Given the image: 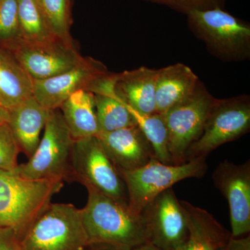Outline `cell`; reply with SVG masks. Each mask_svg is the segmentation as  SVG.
<instances>
[{
    "label": "cell",
    "mask_w": 250,
    "mask_h": 250,
    "mask_svg": "<svg viewBox=\"0 0 250 250\" xmlns=\"http://www.w3.org/2000/svg\"><path fill=\"white\" fill-rule=\"evenodd\" d=\"M23 250H86L89 240L82 210L72 204L52 203L21 241Z\"/></svg>",
    "instance_id": "obj_4"
},
{
    "label": "cell",
    "mask_w": 250,
    "mask_h": 250,
    "mask_svg": "<svg viewBox=\"0 0 250 250\" xmlns=\"http://www.w3.org/2000/svg\"><path fill=\"white\" fill-rule=\"evenodd\" d=\"M0 250H23L21 240L13 229L0 228Z\"/></svg>",
    "instance_id": "obj_28"
},
{
    "label": "cell",
    "mask_w": 250,
    "mask_h": 250,
    "mask_svg": "<svg viewBox=\"0 0 250 250\" xmlns=\"http://www.w3.org/2000/svg\"><path fill=\"white\" fill-rule=\"evenodd\" d=\"M9 112L0 106V123L9 122Z\"/></svg>",
    "instance_id": "obj_32"
},
{
    "label": "cell",
    "mask_w": 250,
    "mask_h": 250,
    "mask_svg": "<svg viewBox=\"0 0 250 250\" xmlns=\"http://www.w3.org/2000/svg\"><path fill=\"white\" fill-rule=\"evenodd\" d=\"M130 250H160L159 248L154 246L150 242H148L147 243L141 245V246L136 247V248H133Z\"/></svg>",
    "instance_id": "obj_31"
},
{
    "label": "cell",
    "mask_w": 250,
    "mask_h": 250,
    "mask_svg": "<svg viewBox=\"0 0 250 250\" xmlns=\"http://www.w3.org/2000/svg\"><path fill=\"white\" fill-rule=\"evenodd\" d=\"M46 22L57 39L73 45L70 34V0H36Z\"/></svg>",
    "instance_id": "obj_24"
},
{
    "label": "cell",
    "mask_w": 250,
    "mask_h": 250,
    "mask_svg": "<svg viewBox=\"0 0 250 250\" xmlns=\"http://www.w3.org/2000/svg\"><path fill=\"white\" fill-rule=\"evenodd\" d=\"M71 166L72 179L128 207L124 182L97 136L75 141Z\"/></svg>",
    "instance_id": "obj_9"
},
{
    "label": "cell",
    "mask_w": 250,
    "mask_h": 250,
    "mask_svg": "<svg viewBox=\"0 0 250 250\" xmlns=\"http://www.w3.org/2000/svg\"><path fill=\"white\" fill-rule=\"evenodd\" d=\"M200 81L196 90L164 115L167 131V147L173 165L187 162L188 148L200 139L207 116L217 100Z\"/></svg>",
    "instance_id": "obj_8"
},
{
    "label": "cell",
    "mask_w": 250,
    "mask_h": 250,
    "mask_svg": "<svg viewBox=\"0 0 250 250\" xmlns=\"http://www.w3.org/2000/svg\"><path fill=\"white\" fill-rule=\"evenodd\" d=\"M34 95V80L12 52L0 47V106L9 111Z\"/></svg>",
    "instance_id": "obj_20"
},
{
    "label": "cell",
    "mask_w": 250,
    "mask_h": 250,
    "mask_svg": "<svg viewBox=\"0 0 250 250\" xmlns=\"http://www.w3.org/2000/svg\"><path fill=\"white\" fill-rule=\"evenodd\" d=\"M59 109L75 141L98 134L95 96L91 92L85 90L75 92L62 104Z\"/></svg>",
    "instance_id": "obj_21"
},
{
    "label": "cell",
    "mask_w": 250,
    "mask_h": 250,
    "mask_svg": "<svg viewBox=\"0 0 250 250\" xmlns=\"http://www.w3.org/2000/svg\"><path fill=\"white\" fill-rule=\"evenodd\" d=\"M188 27L210 55L225 62L250 59V24L221 8L187 15Z\"/></svg>",
    "instance_id": "obj_3"
},
{
    "label": "cell",
    "mask_w": 250,
    "mask_h": 250,
    "mask_svg": "<svg viewBox=\"0 0 250 250\" xmlns=\"http://www.w3.org/2000/svg\"><path fill=\"white\" fill-rule=\"evenodd\" d=\"M187 212L188 236L177 250H218L231 238V232L200 207L181 200Z\"/></svg>",
    "instance_id": "obj_17"
},
{
    "label": "cell",
    "mask_w": 250,
    "mask_h": 250,
    "mask_svg": "<svg viewBox=\"0 0 250 250\" xmlns=\"http://www.w3.org/2000/svg\"><path fill=\"white\" fill-rule=\"evenodd\" d=\"M21 152L9 123H0V170H16L19 165L18 159Z\"/></svg>",
    "instance_id": "obj_26"
},
{
    "label": "cell",
    "mask_w": 250,
    "mask_h": 250,
    "mask_svg": "<svg viewBox=\"0 0 250 250\" xmlns=\"http://www.w3.org/2000/svg\"><path fill=\"white\" fill-rule=\"evenodd\" d=\"M218 250H250V235L238 238L231 236L226 244Z\"/></svg>",
    "instance_id": "obj_29"
},
{
    "label": "cell",
    "mask_w": 250,
    "mask_h": 250,
    "mask_svg": "<svg viewBox=\"0 0 250 250\" xmlns=\"http://www.w3.org/2000/svg\"><path fill=\"white\" fill-rule=\"evenodd\" d=\"M43 135L27 162L15 170L24 178L72 179V154L75 141L67 128L60 109L49 110Z\"/></svg>",
    "instance_id": "obj_5"
},
{
    "label": "cell",
    "mask_w": 250,
    "mask_h": 250,
    "mask_svg": "<svg viewBox=\"0 0 250 250\" xmlns=\"http://www.w3.org/2000/svg\"><path fill=\"white\" fill-rule=\"evenodd\" d=\"M18 0H0V42L4 47L18 40Z\"/></svg>",
    "instance_id": "obj_25"
},
{
    "label": "cell",
    "mask_w": 250,
    "mask_h": 250,
    "mask_svg": "<svg viewBox=\"0 0 250 250\" xmlns=\"http://www.w3.org/2000/svg\"><path fill=\"white\" fill-rule=\"evenodd\" d=\"M34 80L51 78L70 70L83 57L74 47L59 40L44 42L17 41L6 46Z\"/></svg>",
    "instance_id": "obj_10"
},
{
    "label": "cell",
    "mask_w": 250,
    "mask_h": 250,
    "mask_svg": "<svg viewBox=\"0 0 250 250\" xmlns=\"http://www.w3.org/2000/svg\"><path fill=\"white\" fill-rule=\"evenodd\" d=\"M199 77L185 64L177 62L157 70L156 111L164 115L190 97L200 83Z\"/></svg>",
    "instance_id": "obj_15"
},
{
    "label": "cell",
    "mask_w": 250,
    "mask_h": 250,
    "mask_svg": "<svg viewBox=\"0 0 250 250\" xmlns=\"http://www.w3.org/2000/svg\"><path fill=\"white\" fill-rule=\"evenodd\" d=\"M167 6L170 9L184 15L193 11H206L221 8L224 9L227 0H144Z\"/></svg>",
    "instance_id": "obj_27"
},
{
    "label": "cell",
    "mask_w": 250,
    "mask_h": 250,
    "mask_svg": "<svg viewBox=\"0 0 250 250\" xmlns=\"http://www.w3.org/2000/svg\"><path fill=\"white\" fill-rule=\"evenodd\" d=\"M250 130V95L217 99L206 120L201 136L188 149L186 160L207 159L215 149L240 139Z\"/></svg>",
    "instance_id": "obj_7"
},
{
    "label": "cell",
    "mask_w": 250,
    "mask_h": 250,
    "mask_svg": "<svg viewBox=\"0 0 250 250\" xmlns=\"http://www.w3.org/2000/svg\"><path fill=\"white\" fill-rule=\"evenodd\" d=\"M18 1L19 21L18 41L44 42L59 40L49 27L36 0Z\"/></svg>",
    "instance_id": "obj_22"
},
{
    "label": "cell",
    "mask_w": 250,
    "mask_h": 250,
    "mask_svg": "<svg viewBox=\"0 0 250 250\" xmlns=\"http://www.w3.org/2000/svg\"><path fill=\"white\" fill-rule=\"evenodd\" d=\"M62 187L59 179H29L0 170V228L13 229L21 241Z\"/></svg>",
    "instance_id": "obj_2"
},
{
    "label": "cell",
    "mask_w": 250,
    "mask_h": 250,
    "mask_svg": "<svg viewBox=\"0 0 250 250\" xmlns=\"http://www.w3.org/2000/svg\"><path fill=\"white\" fill-rule=\"evenodd\" d=\"M49 110L42 106L34 95L10 110L9 124L21 152L30 158L35 152L45 127Z\"/></svg>",
    "instance_id": "obj_18"
},
{
    "label": "cell",
    "mask_w": 250,
    "mask_h": 250,
    "mask_svg": "<svg viewBox=\"0 0 250 250\" xmlns=\"http://www.w3.org/2000/svg\"><path fill=\"white\" fill-rule=\"evenodd\" d=\"M96 136L119 173L139 168L154 158L152 145L137 124Z\"/></svg>",
    "instance_id": "obj_14"
},
{
    "label": "cell",
    "mask_w": 250,
    "mask_h": 250,
    "mask_svg": "<svg viewBox=\"0 0 250 250\" xmlns=\"http://www.w3.org/2000/svg\"><path fill=\"white\" fill-rule=\"evenodd\" d=\"M116 77L117 73L111 72L92 91L95 96L99 133L110 132L136 125L126 103L115 90Z\"/></svg>",
    "instance_id": "obj_19"
},
{
    "label": "cell",
    "mask_w": 250,
    "mask_h": 250,
    "mask_svg": "<svg viewBox=\"0 0 250 250\" xmlns=\"http://www.w3.org/2000/svg\"><path fill=\"white\" fill-rule=\"evenodd\" d=\"M111 72L103 62L83 57L70 70L51 78L34 80V97L48 110L58 109L70 95L80 90L93 91Z\"/></svg>",
    "instance_id": "obj_11"
},
{
    "label": "cell",
    "mask_w": 250,
    "mask_h": 250,
    "mask_svg": "<svg viewBox=\"0 0 250 250\" xmlns=\"http://www.w3.org/2000/svg\"><path fill=\"white\" fill-rule=\"evenodd\" d=\"M150 230V243L160 250H177L188 236L187 212L172 188L166 189L143 210Z\"/></svg>",
    "instance_id": "obj_13"
},
{
    "label": "cell",
    "mask_w": 250,
    "mask_h": 250,
    "mask_svg": "<svg viewBox=\"0 0 250 250\" xmlns=\"http://www.w3.org/2000/svg\"><path fill=\"white\" fill-rule=\"evenodd\" d=\"M86 250H122L116 247L105 244H90Z\"/></svg>",
    "instance_id": "obj_30"
},
{
    "label": "cell",
    "mask_w": 250,
    "mask_h": 250,
    "mask_svg": "<svg viewBox=\"0 0 250 250\" xmlns=\"http://www.w3.org/2000/svg\"><path fill=\"white\" fill-rule=\"evenodd\" d=\"M157 70L141 66L117 73L115 90L129 108L145 115L156 111Z\"/></svg>",
    "instance_id": "obj_16"
},
{
    "label": "cell",
    "mask_w": 250,
    "mask_h": 250,
    "mask_svg": "<svg viewBox=\"0 0 250 250\" xmlns=\"http://www.w3.org/2000/svg\"><path fill=\"white\" fill-rule=\"evenodd\" d=\"M213 185L228 200L231 235L246 236L250 231V161L241 164L225 160L212 174Z\"/></svg>",
    "instance_id": "obj_12"
},
{
    "label": "cell",
    "mask_w": 250,
    "mask_h": 250,
    "mask_svg": "<svg viewBox=\"0 0 250 250\" xmlns=\"http://www.w3.org/2000/svg\"><path fill=\"white\" fill-rule=\"evenodd\" d=\"M207 169L208 165L203 158L178 166L164 164L154 158L139 168L120 172L127 192L130 211L135 215H141L166 189L184 179H201Z\"/></svg>",
    "instance_id": "obj_6"
},
{
    "label": "cell",
    "mask_w": 250,
    "mask_h": 250,
    "mask_svg": "<svg viewBox=\"0 0 250 250\" xmlns=\"http://www.w3.org/2000/svg\"><path fill=\"white\" fill-rule=\"evenodd\" d=\"M127 108L134 117L136 124L152 145L154 158L164 164L173 165L168 152L167 131L164 116L157 113L142 114L128 106Z\"/></svg>",
    "instance_id": "obj_23"
},
{
    "label": "cell",
    "mask_w": 250,
    "mask_h": 250,
    "mask_svg": "<svg viewBox=\"0 0 250 250\" xmlns=\"http://www.w3.org/2000/svg\"><path fill=\"white\" fill-rule=\"evenodd\" d=\"M88 200L82 210L90 244H105L130 250L150 242L145 213L135 215L129 207L104 194L87 189Z\"/></svg>",
    "instance_id": "obj_1"
}]
</instances>
